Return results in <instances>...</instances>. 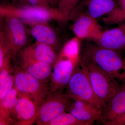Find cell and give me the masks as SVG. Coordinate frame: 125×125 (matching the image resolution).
Instances as JSON below:
<instances>
[{"mask_svg":"<svg viewBox=\"0 0 125 125\" xmlns=\"http://www.w3.org/2000/svg\"><path fill=\"white\" fill-rule=\"evenodd\" d=\"M79 61L93 64L121 83H125V64L119 52L83 40L81 42Z\"/></svg>","mask_w":125,"mask_h":125,"instance_id":"obj_1","label":"cell"},{"mask_svg":"<svg viewBox=\"0 0 125 125\" xmlns=\"http://www.w3.org/2000/svg\"><path fill=\"white\" fill-rule=\"evenodd\" d=\"M79 62L85 67L94 93L103 107L118 92L122 84L93 64Z\"/></svg>","mask_w":125,"mask_h":125,"instance_id":"obj_2","label":"cell"},{"mask_svg":"<svg viewBox=\"0 0 125 125\" xmlns=\"http://www.w3.org/2000/svg\"><path fill=\"white\" fill-rule=\"evenodd\" d=\"M66 88L65 93L73 101L88 102L102 109V103L94 93L87 71L79 62L75 67Z\"/></svg>","mask_w":125,"mask_h":125,"instance_id":"obj_3","label":"cell"},{"mask_svg":"<svg viewBox=\"0 0 125 125\" xmlns=\"http://www.w3.org/2000/svg\"><path fill=\"white\" fill-rule=\"evenodd\" d=\"M14 79V88L19 97L29 99L38 106L50 94L49 84L42 83L34 78L25 71L19 64Z\"/></svg>","mask_w":125,"mask_h":125,"instance_id":"obj_4","label":"cell"},{"mask_svg":"<svg viewBox=\"0 0 125 125\" xmlns=\"http://www.w3.org/2000/svg\"><path fill=\"white\" fill-rule=\"evenodd\" d=\"M72 102L63 92L50 93L39 106L36 125H46L56 117L67 111Z\"/></svg>","mask_w":125,"mask_h":125,"instance_id":"obj_5","label":"cell"},{"mask_svg":"<svg viewBox=\"0 0 125 125\" xmlns=\"http://www.w3.org/2000/svg\"><path fill=\"white\" fill-rule=\"evenodd\" d=\"M22 21L16 17L4 18L3 31L10 49L17 54L27 46L30 32Z\"/></svg>","mask_w":125,"mask_h":125,"instance_id":"obj_6","label":"cell"},{"mask_svg":"<svg viewBox=\"0 0 125 125\" xmlns=\"http://www.w3.org/2000/svg\"><path fill=\"white\" fill-rule=\"evenodd\" d=\"M78 63L69 58L58 57L52 67L49 83L50 93L63 92L67 87Z\"/></svg>","mask_w":125,"mask_h":125,"instance_id":"obj_7","label":"cell"},{"mask_svg":"<svg viewBox=\"0 0 125 125\" xmlns=\"http://www.w3.org/2000/svg\"><path fill=\"white\" fill-rule=\"evenodd\" d=\"M118 6L117 0H81L72 11L69 20L84 14L97 20L107 15Z\"/></svg>","mask_w":125,"mask_h":125,"instance_id":"obj_8","label":"cell"},{"mask_svg":"<svg viewBox=\"0 0 125 125\" xmlns=\"http://www.w3.org/2000/svg\"><path fill=\"white\" fill-rule=\"evenodd\" d=\"M19 62H38L53 66L58 58L57 52L52 47L37 42L27 46L18 52Z\"/></svg>","mask_w":125,"mask_h":125,"instance_id":"obj_9","label":"cell"},{"mask_svg":"<svg viewBox=\"0 0 125 125\" xmlns=\"http://www.w3.org/2000/svg\"><path fill=\"white\" fill-rule=\"evenodd\" d=\"M73 21L71 29L75 37L80 40H93L100 35L103 27L97 20L87 15L80 14L71 18Z\"/></svg>","mask_w":125,"mask_h":125,"instance_id":"obj_10","label":"cell"},{"mask_svg":"<svg viewBox=\"0 0 125 125\" xmlns=\"http://www.w3.org/2000/svg\"><path fill=\"white\" fill-rule=\"evenodd\" d=\"M91 41L104 48L118 52L125 50V23L103 31L98 37Z\"/></svg>","mask_w":125,"mask_h":125,"instance_id":"obj_11","label":"cell"},{"mask_svg":"<svg viewBox=\"0 0 125 125\" xmlns=\"http://www.w3.org/2000/svg\"><path fill=\"white\" fill-rule=\"evenodd\" d=\"M125 111V83L115 96L102 108L100 116L97 121L103 125L111 121Z\"/></svg>","mask_w":125,"mask_h":125,"instance_id":"obj_12","label":"cell"},{"mask_svg":"<svg viewBox=\"0 0 125 125\" xmlns=\"http://www.w3.org/2000/svg\"><path fill=\"white\" fill-rule=\"evenodd\" d=\"M38 107L29 99L19 97L14 109L17 125H31L36 123Z\"/></svg>","mask_w":125,"mask_h":125,"instance_id":"obj_13","label":"cell"},{"mask_svg":"<svg viewBox=\"0 0 125 125\" xmlns=\"http://www.w3.org/2000/svg\"><path fill=\"white\" fill-rule=\"evenodd\" d=\"M101 110L91 103L75 101L72 103L67 112L79 120L93 125L100 116Z\"/></svg>","mask_w":125,"mask_h":125,"instance_id":"obj_14","label":"cell"},{"mask_svg":"<svg viewBox=\"0 0 125 125\" xmlns=\"http://www.w3.org/2000/svg\"><path fill=\"white\" fill-rule=\"evenodd\" d=\"M46 23L30 25V33L36 42L49 45L57 52L61 48V42L56 33Z\"/></svg>","mask_w":125,"mask_h":125,"instance_id":"obj_15","label":"cell"},{"mask_svg":"<svg viewBox=\"0 0 125 125\" xmlns=\"http://www.w3.org/2000/svg\"><path fill=\"white\" fill-rule=\"evenodd\" d=\"M28 73L42 83H48L51 79L52 66L45 62H19Z\"/></svg>","mask_w":125,"mask_h":125,"instance_id":"obj_16","label":"cell"},{"mask_svg":"<svg viewBox=\"0 0 125 125\" xmlns=\"http://www.w3.org/2000/svg\"><path fill=\"white\" fill-rule=\"evenodd\" d=\"M80 40L75 37L68 41L62 48L59 57L69 58L78 63L81 42Z\"/></svg>","mask_w":125,"mask_h":125,"instance_id":"obj_17","label":"cell"},{"mask_svg":"<svg viewBox=\"0 0 125 125\" xmlns=\"http://www.w3.org/2000/svg\"><path fill=\"white\" fill-rule=\"evenodd\" d=\"M46 125H91L90 123L76 119L69 112L60 114L48 122Z\"/></svg>","mask_w":125,"mask_h":125,"instance_id":"obj_18","label":"cell"},{"mask_svg":"<svg viewBox=\"0 0 125 125\" xmlns=\"http://www.w3.org/2000/svg\"><path fill=\"white\" fill-rule=\"evenodd\" d=\"M14 85V77L7 70L0 72V99L2 100Z\"/></svg>","mask_w":125,"mask_h":125,"instance_id":"obj_19","label":"cell"},{"mask_svg":"<svg viewBox=\"0 0 125 125\" xmlns=\"http://www.w3.org/2000/svg\"><path fill=\"white\" fill-rule=\"evenodd\" d=\"M81 0H60L57 9L62 15L63 21L69 20L72 11Z\"/></svg>","mask_w":125,"mask_h":125,"instance_id":"obj_20","label":"cell"},{"mask_svg":"<svg viewBox=\"0 0 125 125\" xmlns=\"http://www.w3.org/2000/svg\"><path fill=\"white\" fill-rule=\"evenodd\" d=\"M19 98L17 90L13 88L2 99L1 104L2 107L6 109H14Z\"/></svg>","mask_w":125,"mask_h":125,"instance_id":"obj_21","label":"cell"},{"mask_svg":"<svg viewBox=\"0 0 125 125\" xmlns=\"http://www.w3.org/2000/svg\"><path fill=\"white\" fill-rule=\"evenodd\" d=\"M103 21L107 25L119 23L125 21L124 15L119 5L114 10L107 15L106 17L104 18Z\"/></svg>","mask_w":125,"mask_h":125,"instance_id":"obj_22","label":"cell"},{"mask_svg":"<svg viewBox=\"0 0 125 125\" xmlns=\"http://www.w3.org/2000/svg\"><path fill=\"white\" fill-rule=\"evenodd\" d=\"M8 46L3 29L0 32V69H1L5 62V51L4 47Z\"/></svg>","mask_w":125,"mask_h":125,"instance_id":"obj_23","label":"cell"},{"mask_svg":"<svg viewBox=\"0 0 125 125\" xmlns=\"http://www.w3.org/2000/svg\"><path fill=\"white\" fill-rule=\"evenodd\" d=\"M28 5L49 9L52 8L48 0H27Z\"/></svg>","mask_w":125,"mask_h":125,"instance_id":"obj_24","label":"cell"},{"mask_svg":"<svg viewBox=\"0 0 125 125\" xmlns=\"http://www.w3.org/2000/svg\"><path fill=\"white\" fill-rule=\"evenodd\" d=\"M125 111L114 120L103 124L105 125H125Z\"/></svg>","mask_w":125,"mask_h":125,"instance_id":"obj_25","label":"cell"},{"mask_svg":"<svg viewBox=\"0 0 125 125\" xmlns=\"http://www.w3.org/2000/svg\"><path fill=\"white\" fill-rule=\"evenodd\" d=\"M117 1L118 5L122 10L124 15L125 23V0H117Z\"/></svg>","mask_w":125,"mask_h":125,"instance_id":"obj_26","label":"cell"},{"mask_svg":"<svg viewBox=\"0 0 125 125\" xmlns=\"http://www.w3.org/2000/svg\"><path fill=\"white\" fill-rule=\"evenodd\" d=\"M15 5H27V0H15Z\"/></svg>","mask_w":125,"mask_h":125,"instance_id":"obj_27","label":"cell"},{"mask_svg":"<svg viewBox=\"0 0 125 125\" xmlns=\"http://www.w3.org/2000/svg\"><path fill=\"white\" fill-rule=\"evenodd\" d=\"M48 1L52 7L57 8L59 0H48Z\"/></svg>","mask_w":125,"mask_h":125,"instance_id":"obj_28","label":"cell"},{"mask_svg":"<svg viewBox=\"0 0 125 125\" xmlns=\"http://www.w3.org/2000/svg\"><path fill=\"white\" fill-rule=\"evenodd\" d=\"M3 26V23L2 21L1 18H0V32L2 30Z\"/></svg>","mask_w":125,"mask_h":125,"instance_id":"obj_29","label":"cell"},{"mask_svg":"<svg viewBox=\"0 0 125 125\" xmlns=\"http://www.w3.org/2000/svg\"><path fill=\"white\" fill-rule=\"evenodd\" d=\"M9 1H11L12 2V5H15V0H7Z\"/></svg>","mask_w":125,"mask_h":125,"instance_id":"obj_30","label":"cell"},{"mask_svg":"<svg viewBox=\"0 0 125 125\" xmlns=\"http://www.w3.org/2000/svg\"><path fill=\"white\" fill-rule=\"evenodd\" d=\"M123 61H124V62H125V56L124 58H123Z\"/></svg>","mask_w":125,"mask_h":125,"instance_id":"obj_31","label":"cell"},{"mask_svg":"<svg viewBox=\"0 0 125 125\" xmlns=\"http://www.w3.org/2000/svg\"></svg>","mask_w":125,"mask_h":125,"instance_id":"obj_32","label":"cell"},{"mask_svg":"<svg viewBox=\"0 0 125 125\" xmlns=\"http://www.w3.org/2000/svg\"></svg>","mask_w":125,"mask_h":125,"instance_id":"obj_33","label":"cell"}]
</instances>
